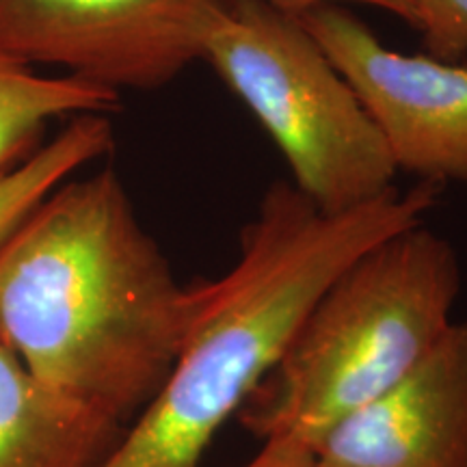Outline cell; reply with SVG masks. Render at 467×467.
<instances>
[{
    "mask_svg": "<svg viewBox=\"0 0 467 467\" xmlns=\"http://www.w3.org/2000/svg\"><path fill=\"white\" fill-rule=\"evenodd\" d=\"M195 309L113 167L66 180L0 251V342L50 385L130 426Z\"/></svg>",
    "mask_w": 467,
    "mask_h": 467,
    "instance_id": "cell-1",
    "label": "cell"
},
{
    "mask_svg": "<svg viewBox=\"0 0 467 467\" xmlns=\"http://www.w3.org/2000/svg\"><path fill=\"white\" fill-rule=\"evenodd\" d=\"M441 189L420 182L329 214L288 180L268 186L243 227L236 262L192 284L195 309L178 359L104 467H203L327 285L377 243L424 223Z\"/></svg>",
    "mask_w": 467,
    "mask_h": 467,
    "instance_id": "cell-2",
    "label": "cell"
},
{
    "mask_svg": "<svg viewBox=\"0 0 467 467\" xmlns=\"http://www.w3.org/2000/svg\"><path fill=\"white\" fill-rule=\"evenodd\" d=\"M459 292L457 251L424 223L377 243L307 309L238 422L260 441L314 448L433 353L457 323Z\"/></svg>",
    "mask_w": 467,
    "mask_h": 467,
    "instance_id": "cell-3",
    "label": "cell"
},
{
    "mask_svg": "<svg viewBox=\"0 0 467 467\" xmlns=\"http://www.w3.org/2000/svg\"><path fill=\"white\" fill-rule=\"evenodd\" d=\"M202 61L241 98L292 184L323 213H348L396 189L381 132L296 16L266 0H225Z\"/></svg>",
    "mask_w": 467,
    "mask_h": 467,
    "instance_id": "cell-4",
    "label": "cell"
},
{
    "mask_svg": "<svg viewBox=\"0 0 467 467\" xmlns=\"http://www.w3.org/2000/svg\"><path fill=\"white\" fill-rule=\"evenodd\" d=\"M225 16V0H0V57L110 91L173 83Z\"/></svg>",
    "mask_w": 467,
    "mask_h": 467,
    "instance_id": "cell-5",
    "label": "cell"
},
{
    "mask_svg": "<svg viewBox=\"0 0 467 467\" xmlns=\"http://www.w3.org/2000/svg\"><path fill=\"white\" fill-rule=\"evenodd\" d=\"M381 132L399 171L467 184V67L388 48L340 5L296 16Z\"/></svg>",
    "mask_w": 467,
    "mask_h": 467,
    "instance_id": "cell-6",
    "label": "cell"
},
{
    "mask_svg": "<svg viewBox=\"0 0 467 467\" xmlns=\"http://www.w3.org/2000/svg\"><path fill=\"white\" fill-rule=\"evenodd\" d=\"M312 452L317 467H467V320Z\"/></svg>",
    "mask_w": 467,
    "mask_h": 467,
    "instance_id": "cell-7",
    "label": "cell"
},
{
    "mask_svg": "<svg viewBox=\"0 0 467 467\" xmlns=\"http://www.w3.org/2000/svg\"><path fill=\"white\" fill-rule=\"evenodd\" d=\"M126 429L39 381L0 342V467H104Z\"/></svg>",
    "mask_w": 467,
    "mask_h": 467,
    "instance_id": "cell-8",
    "label": "cell"
},
{
    "mask_svg": "<svg viewBox=\"0 0 467 467\" xmlns=\"http://www.w3.org/2000/svg\"><path fill=\"white\" fill-rule=\"evenodd\" d=\"M121 96L66 74H46L0 57V173L46 143L50 121L85 113H113Z\"/></svg>",
    "mask_w": 467,
    "mask_h": 467,
    "instance_id": "cell-9",
    "label": "cell"
},
{
    "mask_svg": "<svg viewBox=\"0 0 467 467\" xmlns=\"http://www.w3.org/2000/svg\"><path fill=\"white\" fill-rule=\"evenodd\" d=\"M113 145L115 132L107 113L76 115L26 161L0 173V251L44 197L107 156Z\"/></svg>",
    "mask_w": 467,
    "mask_h": 467,
    "instance_id": "cell-10",
    "label": "cell"
},
{
    "mask_svg": "<svg viewBox=\"0 0 467 467\" xmlns=\"http://www.w3.org/2000/svg\"><path fill=\"white\" fill-rule=\"evenodd\" d=\"M424 48L441 61L467 55V0H416Z\"/></svg>",
    "mask_w": 467,
    "mask_h": 467,
    "instance_id": "cell-11",
    "label": "cell"
},
{
    "mask_svg": "<svg viewBox=\"0 0 467 467\" xmlns=\"http://www.w3.org/2000/svg\"><path fill=\"white\" fill-rule=\"evenodd\" d=\"M243 467H317L307 443L292 437H273L262 441L260 451Z\"/></svg>",
    "mask_w": 467,
    "mask_h": 467,
    "instance_id": "cell-12",
    "label": "cell"
},
{
    "mask_svg": "<svg viewBox=\"0 0 467 467\" xmlns=\"http://www.w3.org/2000/svg\"><path fill=\"white\" fill-rule=\"evenodd\" d=\"M273 7L288 11L292 16H299L303 11L325 7V5H340V3H358V5H370V7L389 11V14L400 17L409 26H418V11L416 0H266Z\"/></svg>",
    "mask_w": 467,
    "mask_h": 467,
    "instance_id": "cell-13",
    "label": "cell"
}]
</instances>
